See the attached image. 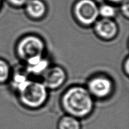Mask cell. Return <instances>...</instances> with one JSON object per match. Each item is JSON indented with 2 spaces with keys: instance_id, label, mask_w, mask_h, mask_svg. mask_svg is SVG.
I'll list each match as a JSON object with an SVG mask.
<instances>
[{
  "instance_id": "obj_1",
  "label": "cell",
  "mask_w": 129,
  "mask_h": 129,
  "mask_svg": "<svg viewBox=\"0 0 129 129\" xmlns=\"http://www.w3.org/2000/svg\"><path fill=\"white\" fill-rule=\"evenodd\" d=\"M65 110L76 118L88 115L93 108V100L89 91L81 86H74L66 91L62 97Z\"/></svg>"
},
{
  "instance_id": "obj_2",
  "label": "cell",
  "mask_w": 129,
  "mask_h": 129,
  "mask_svg": "<svg viewBox=\"0 0 129 129\" xmlns=\"http://www.w3.org/2000/svg\"><path fill=\"white\" fill-rule=\"evenodd\" d=\"M47 89L43 83L28 80L18 91L20 100L29 108L40 107L45 103L47 98Z\"/></svg>"
},
{
  "instance_id": "obj_3",
  "label": "cell",
  "mask_w": 129,
  "mask_h": 129,
  "mask_svg": "<svg viewBox=\"0 0 129 129\" xmlns=\"http://www.w3.org/2000/svg\"><path fill=\"white\" fill-rule=\"evenodd\" d=\"M44 46V42L37 36L29 35L21 39L17 46L19 57L28 61L36 57L43 56Z\"/></svg>"
},
{
  "instance_id": "obj_4",
  "label": "cell",
  "mask_w": 129,
  "mask_h": 129,
  "mask_svg": "<svg viewBox=\"0 0 129 129\" xmlns=\"http://www.w3.org/2000/svg\"><path fill=\"white\" fill-rule=\"evenodd\" d=\"M74 14L81 23L91 25L99 16V8L92 0H80L76 4Z\"/></svg>"
},
{
  "instance_id": "obj_5",
  "label": "cell",
  "mask_w": 129,
  "mask_h": 129,
  "mask_svg": "<svg viewBox=\"0 0 129 129\" xmlns=\"http://www.w3.org/2000/svg\"><path fill=\"white\" fill-rule=\"evenodd\" d=\"M113 88V84L110 79L103 76L96 77L89 81L88 89L91 95L102 98L109 95Z\"/></svg>"
},
{
  "instance_id": "obj_6",
  "label": "cell",
  "mask_w": 129,
  "mask_h": 129,
  "mask_svg": "<svg viewBox=\"0 0 129 129\" xmlns=\"http://www.w3.org/2000/svg\"><path fill=\"white\" fill-rule=\"evenodd\" d=\"M43 84L47 88L56 89L66 80V73L62 68L58 66L48 68L42 74Z\"/></svg>"
},
{
  "instance_id": "obj_7",
  "label": "cell",
  "mask_w": 129,
  "mask_h": 129,
  "mask_svg": "<svg viewBox=\"0 0 129 129\" xmlns=\"http://www.w3.org/2000/svg\"><path fill=\"white\" fill-rule=\"evenodd\" d=\"M95 31L103 39H112L117 35L118 28L115 21L110 18H103L96 23Z\"/></svg>"
},
{
  "instance_id": "obj_8",
  "label": "cell",
  "mask_w": 129,
  "mask_h": 129,
  "mask_svg": "<svg viewBox=\"0 0 129 129\" xmlns=\"http://www.w3.org/2000/svg\"><path fill=\"white\" fill-rule=\"evenodd\" d=\"M27 62L26 70L28 73L34 74H42L49 68L48 62L43 56L36 57L28 60Z\"/></svg>"
},
{
  "instance_id": "obj_9",
  "label": "cell",
  "mask_w": 129,
  "mask_h": 129,
  "mask_svg": "<svg viewBox=\"0 0 129 129\" xmlns=\"http://www.w3.org/2000/svg\"><path fill=\"white\" fill-rule=\"evenodd\" d=\"M25 5L27 13L34 18L42 17L46 11L45 4L40 0H29Z\"/></svg>"
},
{
  "instance_id": "obj_10",
  "label": "cell",
  "mask_w": 129,
  "mask_h": 129,
  "mask_svg": "<svg viewBox=\"0 0 129 129\" xmlns=\"http://www.w3.org/2000/svg\"><path fill=\"white\" fill-rule=\"evenodd\" d=\"M58 129H81V123L76 117L64 116L59 120Z\"/></svg>"
},
{
  "instance_id": "obj_11",
  "label": "cell",
  "mask_w": 129,
  "mask_h": 129,
  "mask_svg": "<svg viewBox=\"0 0 129 129\" xmlns=\"http://www.w3.org/2000/svg\"><path fill=\"white\" fill-rule=\"evenodd\" d=\"M116 9L109 5H104L99 8V15L105 18H111L115 16Z\"/></svg>"
},
{
  "instance_id": "obj_12",
  "label": "cell",
  "mask_w": 129,
  "mask_h": 129,
  "mask_svg": "<svg viewBox=\"0 0 129 129\" xmlns=\"http://www.w3.org/2000/svg\"><path fill=\"white\" fill-rule=\"evenodd\" d=\"M10 75V68L7 63L0 59V83L6 81Z\"/></svg>"
},
{
  "instance_id": "obj_13",
  "label": "cell",
  "mask_w": 129,
  "mask_h": 129,
  "mask_svg": "<svg viewBox=\"0 0 129 129\" xmlns=\"http://www.w3.org/2000/svg\"><path fill=\"white\" fill-rule=\"evenodd\" d=\"M29 0H9L11 3L16 6H22V5H26V3Z\"/></svg>"
},
{
  "instance_id": "obj_14",
  "label": "cell",
  "mask_w": 129,
  "mask_h": 129,
  "mask_svg": "<svg viewBox=\"0 0 129 129\" xmlns=\"http://www.w3.org/2000/svg\"><path fill=\"white\" fill-rule=\"evenodd\" d=\"M123 5H122V12L123 13H125V15H126L127 16H128V1H125L124 2L123 1Z\"/></svg>"
},
{
  "instance_id": "obj_15",
  "label": "cell",
  "mask_w": 129,
  "mask_h": 129,
  "mask_svg": "<svg viewBox=\"0 0 129 129\" xmlns=\"http://www.w3.org/2000/svg\"><path fill=\"white\" fill-rule=\"evenodd\" d=\"M110 1L114 3H119V2H122V1H125V0H110Z\"/></svg>"
},
{
  "instance_id": "obj_16",
  "label": "cell",
  "mask_w": 129,
  "mask_h": 129,
  "mask_svg": "<svg viewBox=\"0 0 129 129\" xmlns=\"http://www.w3.org/2000/svg\"><path fill=\"white\" fill-rule=\"evenodd\" d=\"M0 4H1V0H0Z\"/></svg>"
}]
</instances>
